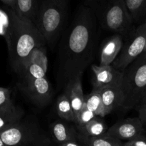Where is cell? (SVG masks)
<instances>
[{
  "label": "cell",
  "instance_id": "obj_5",
  "mask_svg": "<svg viewBox=\"0 0 146 146\" xmlns=\"http://www.w3.org/2000/svg\"><path fill=\"white\" fill-rule=\"evenodd\" d=\"M6 146H52L53 140L36 116L29 115L0 133Z\"/></svg>",
  "mask_w": 146,
  "mask_h": 146
},
{
  "label": "cell",
  "instance_id": "obj_6",
  "mask_svg": "<svg viewBox=\"0 0 146 146\" xmlns=\"http://www.w3.org/2000/svg\"><path fill=\"white\" fill-rule=\"evenodd\" d=\"M121 89V108H136L146 91V54H141L123 71Z\"/></svg>",
  "mask_w": 146,
  "mask_h": 146
},
{
  "label": "cell",
  "instance_id": "obj_31",
  "mask_svg": "<svg viewBox=\"0 0 146 146\" xmlns=\"http://www.w3.org/2000/svg\"><path fill=\"white\" fill-rule=\"evenodd\" d=\"M143 105H146V91H145V94H144V95L143 96L142 98H141V101H140V103H139V104H138V106H143Z\"/></svg>",
  "mask_w": 146,
  "mask_h": 146
},
{
  "label": "cell",
  "instance_id": "obj_8",
  "mask_svg": "<svg viewBox=\"0 0 146 146\" xmlns=\"http://www.w3.org/2000/svg\"><path fill=\"white\" fill-rule=\"evenodd\" d=\"M18 87L28 99L38 108H44L52 99L53 88L46 77L19 82Z\"/></svg>",
  "mask_w": 146,
  "mask_h": 146
},
{
  "label": "cell",
  "instance_id": "obj_30",
  "mask_svg": "<svg viewBox=\"0 0 146 146\" xmlns=\"http://www.w3.org/2000/svg\"><path fill=\"white\" fill-rule=\"evenodd\" d=\"M58 146H86L80 142H68Z\"/></svg>",
  "mask_w": 146,
  "mask_h": 146
},
{
  "label": "cell",
  "instance_id": "obj_25",
  "mask_svg": "<svg viewBox=\"0 0 146 146\" xmlns=\"http://www.w3.org/2000/svg\"><path fill=\"white\" fill-rule=\"evenodd\" d=\"M96 116V115L94 113L91 112L85 106H84L81 111H80L78 117H77L75 125L76 126V128H81L84 125H85L86 124L88 123L89 121H91Z\"/></svg>",
  "mask_w": 146,
  "mask_h": 146
},
{
  "label": "cell",
  "instance_id": "obj_15",
  "mask_svg": "<svg viewBox=\"0 0 146 146\" xmlns=\"http://www.w3.org/2000/svg\"><path fill=\"white\" fill-rule=\"evenodd\" d=\"M108 125L101 116H96L83 127L77 128L78 135L85 137H97L105 135Z\"/></svg>",
  "mask_w": 146,
  "mask_h": 146
},
{
  "label": "cell",
  "instance_id": "obj_22",
  "mask_svg": "<svg viewBox=\"0 0 146 146\" xmlns=\"http://www.w3.org/2000/svg\"><path fill=\"white\" fill-rule=\"evenodd\" d=\"M89 111L94 113L96 116L104 118V111L103 107L102 100L100 92L98 91H93L84 97V104Z\"/></svg>",
  "mask_w": 146,
  "mask_h": 146
},
{
  "label": "cell",
  "instance_id": "obj_34",
  "mask_svg": "<svg viewBox=\"0 0 146 146\" xmlns=\"http://www.w3.org/2000/svg\"><path fill=\"white\" fill-rule=\"evenodd\" d=\"M144 23H146V20H145V22H144Z\"/></svg>",
  "mask_w": 146,
  "mask_h": 146
},
{
  "label": "cell",
  "instance_id": "obj_24",
  "mask_svg": "<svg viewBox=\"0 0 146 146\" xmlns=\"http://www.w3.org/2000/svg\"><path fill=\"white\" fill-rule=\"evenodd\" d=\"M11 27V18L10 14V8L7 9L0 8V36H3L6 42L9 37Z\"/></svg>",
  "mask_w": 146,
  "mask_h": 146
},
{
  "label": "cell",
  "instance_id": "obj_20",
  "mask_svg": "<svg viewBox=\"0 0 146 146\" xmlns=\"http://www.w3.org/2000/svg\"><path fill=\"white\" fill-rule=\"evenodd\" d=\"M46 71L40 64L36 63L28 64L24 66L19 75L20 78L19 82L45 78Z\"/></svg>",
  "mask_w": 146,
  "mask_h": 146
},
{
  "label": "cell",
  "instance_id": "obj_10",
  "mask_svg": "<svg viewBox=\"0 0 146 146\" xmlns=\"http://www.w3.org/2000/svg\"><path fill=\"white\" fill-rule=\"evenodd\" d=\"M106 135L121 141H128L145 135V128L138 117L128 118L115 123L108 128Z\"/></svg>",
  "mask_w": 146,
  "mask_h": 146
},
{
  "label": "cell",
  "instance_id": "obj_28",
  "mask_svg": "<svg viewBox=\"0 0 146 146\" xmlns=\"http://www.w3.org/2000/svg\"><path fill=\"white\" fill-rule=\"evenodd\" d=\"M135 109L138 111V118L144 126H146V105L140 106L136 107Z\"/></svg>",
  "mask_w": 146,
  "mask_h": 146
},
{
  "label": "cell",
  "instance_id": "obj_18",
  "mask_svg": "<svg viewBox=\"0 0 146 146\" xmlns=\"http://www.w3.org/2000/svg\"><path fill=\"white\" fill-rule=\"evenodd\" d=\"M56 113L61 119L75 123V115L71 107L68 97L65 93H62L57 98L56 103Z\"/></svg>",
  "mask_w": 146,
  "mask_h": 146
},
{
  "label": "cell",
  "instance_id": "obj_26",
  "mask_svg": "<svg viewBox=\"0 0 146 146\" xmlns=\"http://www.w3.org/2000/svg\"><path fill=\"white\" fill-rule=\"evenodd\" d=\"M14 106L11 99V91L9 88L0 87V111L9 109Z\"/></svg>",
  "mask_w": 146,
  "mask_h": 146
},
{
  "label": "cell",
  "instance_id": "obj_3",
  "mask_svg": "<svg viewBox=\"0 0 146 146\" xmlns=\"http://www.w3.org/2000/svg\"><path fill=\"white\" fill-rule=\"evenodd\" d=\"M69 2V0H38L34 24L51 50L58 44L67 27Z\"/></svg>",
  "mask_w": 146,
  "mask_h": 146
},
{
  "label": "cell",
  "instance_id": "obj_1",
  "mask_svg": "<svg viewBox=\"0 0 146 146\" xmlns=\"http://www.w3.org/2000/svg\"><path fill=\"white\" fill-rule=\"evenodd\" d=\"M102 30L91 9L84 4L80 6L57 44L55 79L58 91H64L70 82L82 78L95 58Z\"/></svg>",
  "mask_w": 146,
  "mask_h": 146
},
{
  "label": "cell",
  "instance_id": "obj_14",
  "mask_svg": "<svg viewBox=\"0 0 146 146\" xmlns=\"http://www.w3.org/2000/svg\"><path fill=\"white\" fill-rule=\"evenodd\" d=\"M64 93L68 97L74 115H75V123L77 117L80 111L82 109L84 104V96L83 92L81 78H77L75 81H73L68 84Z\"/></svg>",
  "mask_w": 146,
  "mask_h": 146
},
{
  "label": "cell",
  "instance_id": "obj_29",
  "mask_svg": "<svg viewBox=\"0 0 146 146\" xmlns=\"http://www.w3.org/2000/svg\"><path fill=\"white\" fill-rule=\"evenodd\" d=\"M0 1H2L5 5H7V7L13 10H15L17 0H0Z\"/></svg>",
  "mask_w": 146,
  "mask_h": 146
},
{
  "label": "cell",
  "instance_id": "obj_13",
  "mask_svg": "<svg viewBox=\"0 0 146 146\" xmlns=\"http://www.w3.org/2000/svg\"><path fill=\"white\" fill-rule=\"evenodd\" d=\"M104 107V115H108L122 106L123 95L121 87H110L99 90Z\"/></svg>",
  "mask_w": 146,
  "mask_h": 146
},
{
  "label": "cell",
  "instance_id": "obj_12",
  "mask_svg": "<svg viewBox=\"0 0 146 146\" xmlns=\"http://www.w3.org/2000/svg\"><path fill=\"white\" fill-rule=\"evenodd\" d=\"M67 122L56 121L50 124L49 134L53 141L58 145L68 142H79L76 126Z\"/></svg>",
  "mask_w": 146,
  "mask_h": 146
},
{
  "label": "cell",
  "instance_id": "obj_33",
  "mask_svg": "<svg viewBox=\"0 0 146 146\" xmlns=\"http://www.w3.org/2000/svg\"><path fill=\"white\" fill-rule=\"evenodd\" d=\"M143 54H146V45H145V50H144V52Z\"/></svg>",
  "mask_w": 146,
  "mask_h": 146
},
{
  "label": "cell",
  "instance_id": "obj_4",
  "mask_svg": "<svg viewBox=\"0 0 146 146\" xmlns=\"http://www.w3.org/2000/svg\"><path fill=\"white\" fill-rule=\"evenodd\" d=\"M84 4L91 9L103 30L121 34L124 40L135 28L124 0H85Z\"/></svg>",
  "mask_w": 146,
  "mask_h": 146
},
{
  "label": "cell",
  "instance_id": "obj_2",
  "mask_svg": "<svg viewBox=\"0 0 146 146\" xmlns=\"http://www.w3.org/2000/svg\"><path fill=\"white\" fill-rule=\"evenodd\" d=\"M10 14L11 27L9 37L6 43L11 68L19 75L31 51L37 46L46 43L32 21L19 16L11 9Z\"/></svg>",
  "mask_w": 146,
  "mask_h": 146
},
{
  "label": "cell",
  "instance_id": "obj_11",
  "mask_svg": "<svg viewBox=\"0 0 146 146\" xmlns=\"http://www.w3.org/2000/svg\"><path fill=\"white\" fill-rule=\"evenodd\" d=\"M124 43V37L119 34H113L103 41L99 46V66L112 65L121 52Z\"/></svg>",
  "mask_w": 146,
  "mask_h": 146
},
{
  "label": "cell",
  "instance_id": "obj_21",
  "mask_svg": "<svg viewBox=\"0 0 146 146\" xmlns=\"http://www.w3.org/2000/svg\"><path fill=\"white\" fill-rule=\"evenodd\" d=\"M46 47V44H41V45L37 46L36 47H35L31 51L28 57L26 58L25 61L23 64L22 69L24 66L27 65V64H31V63H36V64H40L44 69L47 71V68H48V57H47Z\"/></svg>",
  "mask_w": 146,
  "mask_h": 146
},
{
  "label": "cell",
  "instance_id": "obj_23",
  "mask_svg": "<svg viewBox=\"0 0 146 146\" xmlns=\"http://www.w3.org/2000/svg\"><path fill=\"white\" fill-rule=\"evenodd\" d=\"M134 24L141 21L146 15V0H124Z\"/></svg>",
  "mask_w": 146,
  "mask_h": 146
},
{
  "label": "cell",
  "instance_id": "obj_17",
  "mask_svg": "<svg viewBox=\"0 0 146 146\" xmlns=\"http://www.w3.org/2000/svg\"><path fill=\"white\" fill-rule=\"evenodd\" d=\"M38 7V0H17L14 11L19 16L28 19L34 24Z\"/></svg>",
  "mask_w": 146,
  "mask_h": 146
},
{
  "label": "cell",
  "instance_id": "obj_7",
  "mask_svg": "<svg viewBox=\"0 0 146 146\" xmlns=\"http://www.w3.org/2000/svg\"><path fill=\"white\" fill-rule=\"evenodd\" d=\"M145 45L146 23H143L135 27L124 40L121 52L112 66L118 71H123L133 61L143 54Z\"/></svg>",
  "mask_w": 146,
  "mask_h": 146
},
{
  "label": "cell",
  "instance_id": "obj_16",
  "mask_svg": "<svg viewBox=\"0 0 146 146\" xmlns=\"http://www.w3.org/2000/svg\"><path fill=\"white\" fill-rule=\"evenodd\" d=\"M24 115V110L16 106L9 109L0 111V133L19 121Z\"/></svg>",
  "mask_w": 146,
  "mask_h": 146
},
{
  "label": "cell",
  "instance_id": "obj_35",
  "mask_svg": "<svg viewBox=\"0 0 146 146\" xmlns=\"http://www.w3.org/2000/svg\"><path fill=\"white\" fill-rule=\"evenodd\" d=\"M83 1H85V0H83Z\"/></svg>",
  "mask_w": 146,
  "mask_h": 146
},
{
  "label": "cell",
  "instance_id": "obj_9",
  "mask_svg": "<svg viewBox=\"0 0 146 146\" xmlns=\"http://www.w3.org/2000/svg\"><path fill=\"white\" fill-rule=\"evenodd\" d=\"M91 83L93 91H99L110 87H121L123 71H120L112 65L99 66L92 64Z\"/></svg>",
  "mask_w": 146,
  "mask_h": 146
},
{
  "label": "cell",
  "instance_id": "obj_32",
  "mask_svg": "<svg viewBox=\"0 0 146 146\" xmlns=\"http://www.w3.org/2000/svg\"><path fill=\"white\" fill-rule=\"evenodd\" d=\"M0 146H6L5 144H4V142H3L2 140H1V137H0Z\"/></svg>",
  "mask_w": 146,
  "mask_h": 146
},
{
  "label": "cell",
  "instance_id": "obj_19",
  "mask_svg": "<svg viewBox=\"0 0 146 146\" xmlns=\"http://www.w3.org/2000/svg\"><path fill=\"white\" fill-rule=\"evenodd\" d=\"M78 141L86 146H124L121 141L106 134L97 137H85L78 135Z\"/></svg>",
  "mask_w": 146,
  "mask_h": 146
},
{
  "label": "cell",
  "instance_id": "obj_27",
  "mask_svg": "<svg viewBox=\"0 0 146 146\" xmlns=\"http://www.w3.org/2000/svg\"><path fill=\"white\" fill-rule=\"evenodd\" d=\"M124 146H146V135H142L123 143Z\"/></svg>",
  "mask_w": 146,
  "mask_h": 146
}]
</instances>
